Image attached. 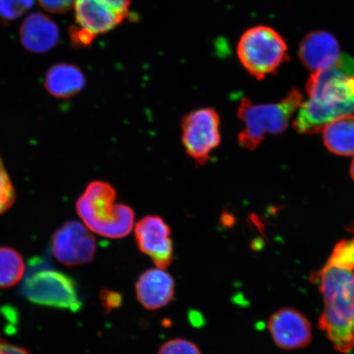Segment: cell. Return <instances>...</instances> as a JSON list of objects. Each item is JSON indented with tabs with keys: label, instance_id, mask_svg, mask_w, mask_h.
I'll return each mask as SVG.
<instances>
[{
	"label": "cell",
	"instance_id": "1",
	"mask_svg": "<svg viewBox=\"0 0 354 354\" xmlns=\"http://www.w3.org/2000/svg\"><path fill=\"white\" fill-rule=\"evenodd\" d=\"M309 100L300 106L294 122L303 134H315L327 124L354 112V59L342 55L331 68L308 79Z\"/></svg>",
	"mask_w": 354,
	"mask_h": 354
},
{
	"label": "cell",
	"instance_id": "12",
	"mask_svg": "<svg viewBox=\"0 0 354 354\" xmlns=\"http://www.w3.org/2000/svg\"><path fill=\"white\" fill-rule=\"evenodd\" d=\"M342 55L337 39L323 30L308 34L299 48L301 62L313 73L331 68Z\"/></svg>",
	"mask_w": 354,
	"mask_h": 354
},
{
	"label": "cell",
	"instance_id": "5",
	"mask_svg": "<svg viewBox=\"0 0 354 354\" xmlns=\"http://www.w3.org/2000/svg\"><path fill=\"white\" fill-rule=\"evenodd\" d=\"M237 56L247 72L258 80L277 72L289 59L284 39L266 26H254L241 35Z\"/></svg>",
	"mask_w": 354,
	"mask_h": 354
},
{
	"label": "cell",
	"instance_id": "13",
	"mask_svg": "<svg viewBox=\"0 0 354 354\" xmlns=\"http://www.w3.org/2000/svg\"><path fill=\"white\" fill-rule=\"evenodd\" d=\"M175 281L162 268L149 269L141 275L136 284L137 299L149 310L167 306L175 295Z\"/></svg>",
	"mask_w": 354,
	"mask_h": 354
},
{
	"label": "cell",
	"instance_id": "16",
	"mask_svg": "<svg viewBox=\"0 0 354 354\" xmlns=\"http://www.w3.org/2000/svg\"><path fill=\"white\" fill-rule=\"evenodd\" d=\"M324 143L330 152L342 156L354 155V116L348 114L323 128Z\"/></svg>",
	"mask_w": 354,
	"mask_h": 354
},
{
	"label": "cell",
	"instance_id": "4",
	"mask_svg": "<svg viewBox=\"0 0 354 354\" xmlns=\"http://www.w3.org/2000/svg\"><path fill=\"white\" fill-rule=\"evenodd\" d=\"M303 104V95L297 88L290 91L286 98L277 104H255L242 99L238 108V118L243 123L238 141L243 148L254 150L267 133H280L286 129L290 119Z\"/></svg>",
	"mask_w": 354,
	"mask_h": 354
},
{
	"label": "cell",
	"instance_id": "7",
	"mask_svg": "<svg viewBox=\"0 0 354 354\" xmlns=\"http://www.w3.org/2000/svg\"><path fill=\"white\" fill-rule=\"evenodd\" d=\"M21 293L30 302L48 308L76 313L82 307L76 282L66 274L55 270H41L24 279Z\"/></svg>",
	"mask_w": 354,
	"mask_h": 354
},
{
	"label": "cell",
	"instance_id": "21",
	"mask_svg": "<svg viewBox=\"0 0 354 354\" xmlns=\"http://www.w3.org/2000/svg\"><path fill=\"white\" fill-rule=\"evenodd\" d=\"M44 10L52 13H64L75 6L76 0H38Z\"/></svg>",
	"mask_w": 354,
	"mask_h": 354
},
{
	"label": "cell",
	"instance_id": "19",
	"mask_svg": "<svg viewBox=\"0 0 354 354\" xmlns=\"http://www.w3.org/2000/svg\"><path fill=\"white\" fill-rule=\"evenodd\" d=\"M33 4L34 0H0V19L8 21L19 19Z\"/></svg>",
	"mask_w": 354,
	"mask_h": 354
},
{
	"label": "cell",
	"instance_id": "22",
	"mask_svg": "<svg viewBox=\"0 0 354 354\" xmlns=\"http://www.w3.org/2000/svg\"><path fill=\"white\" fill-rule=\"evenodd\" d=\"M101 297L106 308H116L120 306L122 303L121 295L112 291L104 290Z\"/></svg>",
	"mask_w": 354,
	"mask_h": 354
},
{
	"label": "cell",
	"instance_id": "11",
	"mask_svg": "<svg viewBox=\"0 0 354 354\" xmlns=\"http://www.w3.org/2000/svg\"><path fill=\"white\" fill-rule=\"evenodd\" d=\"M268 329L278 347L304 348L311 342V325L307 318L292 308H282L270 317Z\"/></svg>",
	"mask_w": 354,
	"mask_h": 354
},
{
	"label": "cell",
	"instance_id": "9",
	"mask_svg": "<svg viewBox=\"0 0 354 354\" xmlns=\"http://www.w3.org/2000/svg\"><path fill=\"white\" fill-rule=\"evenodd\" d=\"M52 250L55 258L64 265L87 264L94 259L96 241L85 225L69 221L53 236Z\"/></svg>",
	"mask_w": 354,
	"mask_h": 354
},
{
	"label": "cell",
	"instance_id": "24",
	"mask_svg": "<svg viewBox=\"0 0 354 354\" xmlns=\"http://www.w3.org/2000/svg\"><path fill=\"white\" fill-rule=\"evenodd\" d=\"M351 176H352V178L354 180V159H353V161L352 162V165H351Z\"/></svg>",
	"mask_w": 354,
	"mask_h": 354
},
{
	"label": "cell",
	"instance_id": "14",
	"mask_svg": "<svg viewBox=\"0 0 354 354\" xmlns=\"http://www.w3.org/2000/svg\"><path fill=\"white\" fill-rule=\"evenodd\" d=\"M59 35L55 22L41 12H34L26 17L20 29L22 46L35 54L50 51L59 43Z\"/></svg>",
	"mask_w": 354,
	"mask_h": 354
},
{
	"label": "cell",
	"instance_id": "17",
	"mask_svg": "<svg viewBox=\"0 0 354 354\" xmlns=\"http://www.w3.org/2000/svg\"><path fill=\"white\" fill-rule=\"evenodd\" d=\"M24 272V261L19 252L10 247H0V289L17 285Z\"/></svg>",
	"mask_w": 354,
	"mask_h": 354
},
{
	"label": "cell",
	"instance_id": "6",
	"mask_svg": "<svg viewBox=\"0 0 354 354\" xmlns=\"http://www.w3.org/2000/svg\"><path fill=\"white\" fill-rule=\"evenodd\" d=\"M131 6V0H76L77 26L70 32L74 46H90L99 35L116 28L130 16Z\"/></svg>",
	"mask_w": 354,
	"mask_h": 354
},
{
	"label": "cell",
	"instance_id": "15",
	"mask_svg": "<svg viewBox=\"0 0 354 354\" xmlns=\"http://www.w3.org/2000/svg\"><path fill=\"white\" fill-rule=\"evenodd\" d=\"M86 86V77L77 66L59 64L48 69L44 86L57 99H69L81 92Z\"/></svg>",
	"mask_w": 354,
	"mask_h": 354
},
{
	"label": "cell",
	"instance_id": "18",
	"mask_svg": "<svg viewBox=\"0 0 354 354\" xmlns=\"http://www.w3.org/2000/svg\"><path fill=\"white\" fill-rule=\"evenodd\" d=\"M15 201V189L0 156V214L10 209Z\"/></svg>",
	"mask_w": 354,
	"mask_h": 354
},
{
	"label": "cell",
	"instance_id": "2",
	"mask_svg": "<svg viewBox=\"0 0 354 354\" xmlns=\"http://www.w3.org/2000/svg\"><path fill=\"white\" fill-rule=\"evenodd\" d=\"M319 286L325 308L320 328L338 351L354 348V257L332 253L326 264L312 276Z\"/></svg>",
	"mask_w": 354,
	"mask_h": 354
},
{
	"label": "cell",
	"instance_id": "20",
	"mask_svg": "<svg viewBox=\"0 0 354 354\" xmlns=\"http://www.w3.org/2000/svg\"><path fill=\"white\" fill-rule=\"evenodd\" d=\"M158 354H202L201 349L190 340L174 339L163 344Z\"/></svg>",
	"mask_w": 354,
	"mask_h": 354
},
{
	"label": "cell",
	"instance_id": "23",
	"mask_svg": "<svg viewBox=\"0 0 354 354\" xmlns=\"http://www.w3.org/2000/svg\"><path fill=\"white\" fill-rule=\"evenodd\" d=\"M0 354H30V353L24 348L8 344L0 336Z\"/></svg>",
	"mask_w": 354,
	"mask_h": 354
},
{
	"label": "cell",
	"instance_id": "8",
	"mask_svg": "<svg viewBox=\"0 0 354 354\" xmlns=\"http://www.w3.org/2000/svg\"><path fill=\"white\" fill-rule=\"evenodd\" d=\"M221 119L212 108H201L185 115L181 122L185 152L198 165H205L221 144Z\"/></svg>",
	"mask_w": 354,
	"mask_h": 354
},
{
	"label": "cell",
	"instance_id": "3",
	"mask_svg": "<svg viewBox=\"0 0 354 354\" xmlns=\"http://www.w3.org/2000/svg\"><path fill=\"white\" fill-rule=\"evenodd\" d=\"M116 199V190L105 181L95 180L87 185L77 202V212L91 232L110 239L129 236L134 227L135 212Z\"/></svg>",
	"mask_w": 354,
	"mask_h": 354
},
{
	"label": "cell",
	"instance_id": "10",
	"mask_svg": "<svg viewBox=\"0 0 354 354\" xmlns=\"http://www.w3.org/2000/svg\"><path fill=\"white\" fill-rule=\"evenodd\" d=\"M137 246L156 267L165 269L174 260V243L169 225L160 216H146L135 227Z\"/></svg>",
	"mask_w": 354,
	"mask_h": 354
}]
</instances>
